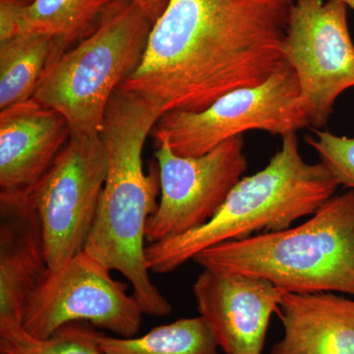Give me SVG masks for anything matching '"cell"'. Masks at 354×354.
<instances>
[{"label":"cell","instance_id":"cell-1","mask_svg":"<svg viewBox=\"0 0 354 354\" xmlns=\"http://www.w3.org/2000/svg\"><path fill=\"white\" fill-rule=\"evenodd\" d=\"M290 6L286 0H169L141 64L120 88L164 115L203 111L232 91L260 85L288 65Z\"/></svg>","mask_w":354,"mask_h":354},{"label":"cell","instance_id":"cell-2","mask_svg":"<svg viewBox=\"0 0 354 354\" xmlns=\"http://www.w3.org/2000/svg\"><path fill=\"white\" fill-rule=\"evenodd\" d=\"M162 114L133 93L118 88L106 109L101 138L108 158L106 183L85 250L124 276L147 315L165 317L171 305L153 285L146 261L147 221L160 194L158 162L144 171L143 150Z\"/></svg>","mask_w":354,"mask_h":354},{"label":"cell","instance_id":"cell-3","mask_svg":"<svg viewBox=\"0 0 354 354\" xmlns=\"http://www.w3.org/2000/svg\"><path fill=\"white\" fill-rule=\"evenodd\" d=\"M341 187L322 162H305L297 133L281 137V146L262 171L242 177L215 216L187 234L148 244L150 272L167 274L209 247L279 232L312 216Z\"/></svg>","mask_w":354,"mask_h":354},{"label":"cell","instance_id":"cell-4","mask_svg":"<svg viewBox=\"0 0 354 354\" xmlns=\"http://www.w3.org/2000/svg\"><path fill=\"white\" fill-rule=\"evenodd\" d=\"M203 269L260 277L286 292L354 297V190L335 194L297 227L209 247Z\"/></svg>","mask_w":354,"mask_h":354},{"label":"cell","instance_id":"cell-5","mask_svg":"<svg viewBox=\"0 0 354 354\" xmlns=\"http://www.w3.org/2000/svg\"><path fill=\"white\" fill-rule=\"evenodd\" d=\"M152 21L129 0H115L86 38L53 53L32 99L67 120L72 134H101L114 93L145 53Z\"/></svg>","mask_w":354,"mask_h":354},{"label":"cell","instance_id":"cell-6","mask_svg":"<svg viewBox=\"0 0 354 354\" xmlns=\"http://www.w3.org/2000/svg\"><path fill=\"white\" fill-rule=\"evenodd\" d=\"M309 127L297 74L288 64L260 85L232 91L203 111L164 114L153 133L176 155L198 157L251 130L283 137Z\"/></svg>","mask_w":354,"mask_h":354},{"label":"cell","instance_id":"cell-7","mask_svg":"<svg viewBox=\"0 0 354 354\" xmlns=\"http://www.w3.org/2000/svg\"><path fill=\"white\" fill-rule=\"evenodd\" d=\"M87 251L57 270H48L26 304L22 326L32 337L48 339L66 324L86 322L116 337H133L144 311L127 283Z\"/></svg>","mask_w":354,"mask_h":354},{"label":"cell","instance_id":"cell-8","mask_svg":"<svg viewBox=\"0 0 354 354\" xmlns=\"http://www.w3.org/2000/svg\"><path fill=\"white\" fill-rule=\"evenodd\" d=\"M108 158L100 134H72L32 192L50 270L85 250L106 183Z\"/></svg>","mask_w":354,"mask_h":354},{"label":"cell","instance_id":"cell-9","mask_svg":"<svg viewBox=\"0 0 354 354\" xmlns=\"http://www.w3.org/2000/svg\"><path fill=\"white\" fill-rule=\"evenodd\" d=\"M283 50L297 74L311 127H325L339 97L354 88V44L342 0H295Z\"/></svg>","mask_w":354,"mask_h":354},{"label":"cell","instance_id":"cell-10","mask_svg":"<svg viewBox=\"0 0 354 354\" xmlns=\"http://www.w3.org/2000/svg\"><path fill=\"white\" fill-rule=\"evenodd\" d=\"M160 198L146 225L148 244L179 236L208 223L247 171L243 135L198 157H183L155 135Z\"/></svg>","mask_w":354,"mask_h":354},{"label":"cell","instance_id":"cell-11","mask_svg":"<svg viewBox=\"0 0 354 354\" xmlns=\"http://www.w3.org/2000/svg\"><path fill=\"white\" fill-rule=\"evenodd\" d=\"M285 293L260 277L207 269L193 285L200 317L225 354H262Z\"/></svg>","mask_w":354,"mask_h":354},{"label":"cell","instance_id":"cell-12","mask_svg":"<svg viewBox=\"0 0 354 354\" xmlns=\"http://www.w3.org/2000/svg\"><path fill=\"white\" fill-rule=\"evenodd\" d=\"M71 135L62 114L34 99L0 111V203L30 200Z\"/></svg>","mask_w":354,"mask_h":354},{"label":"cell","instance_id":"cell-13","mask_svg":"<svg viewBox=\"0 0 354 354\" xmlns=\"http://www.w3.org/2000/svg\"><path fill=\"white\" fill-rule=\"evenodd\" d=\"M48 270L43 227L31 200L0 203V322L22 324L28 299Z\"/></svg>","mask_w":354,"mask_h":354},{"label":"cell","instance_id":"cell-14","mask_svg":"<svg viewBox=\"0 0 354 354\" xmlns=\"http://www.w3.org/2000/svg\"><path fill=\"white\" fill-rule=\"evenodd\" d=\"M283 339L270 354H354V299L333 292H286Z\"/></svg>","mask_w":354,"mask_h":354},{"label":"cell","instance_id":"cell-15","mask_svg":"<svg viewBox=\"0 0 354 354\" xmlns=\"http://www.w3.org/2000/svg\"><path fill=\"white\" fill-rule=\"evenodd\" d=\"M115 0H32L21 12L19 34H39L55 44V53L69 50L97 27Z\"/></svg>","mask_w":354,"mask_h":354},{"label":"cell","instance_id":"cell-16","mask_svg":"<svg viewBox=\"0 0 354 354\" xmlns=\"http://www.w3.org/2000/svg\"><path fill=\"white\" fill-rule=\"evenodd\" d=\"M53 48V39L30 32L0 43V111L34 97Z\"/></svg>","mask_w":354,"mask_h":354},{"label":"cell","instance_id":"cell-17","mask_svg":"<svg viewBox=\"0 0 354 354\" xmlns=\"http://www.w3.org/2000/svg\"><path fill=\"white\" fill-rule=\"evenodd\" d=\"M102 354H218V344L202 317L158 326L142 337H111L100 333Z\"/></svg>","mask_w":354,"mask_h":354},{"label":"cell","instance_id":"cell-18","mask_svg":"<svg viewBox=\"0 0 354 354\" xmlns=\"http://www.w3.org/2000/svg\"><path fill=\"white\" fill-rule=\"evenodd\" d=\"M99 330L86 322L66 324L48 339L32 337L22 324L0 322V354H102Z\"/></svg>","mask_w":354,"mask_h":354},{"label":"cell","instance_id":"cell-19","mask_svg":"<svg viewBox=\"0 0 354 354\" xmlns=\"http://www.w3.org/2000/svg\"><path fill=\"white\" fill-rule=\"evenodd\" d=\"M307 144L328 167L339 185L354 190V138L339 136L330 131L312 129Z\"/></svg>","mask_w":354,"mask_h":354},{"label":"cell","instance_id":"cell-20","mask_svg":"<svg viewBox=\"0 0 354 354\" xmlns=\"http://www.w3.org/2000/svg\"><path fill=\"white\" fill-rule=\"evenodd\" d=\"M27 4L22 0H0V43L19 35L21 12Z\"/></svg>","mask_w":354,"mask_h":354},{"label":"cell","instance_id":"cell-21","mask_svg":"<svg viewBox=\"0 0 354 354\" xmlns=\"http://www.w3.org/2000/svg\"><path fill=\"white\" fill-rule=\"evenodd\" d=\"M129 1L136 4L153 24L164 12L169 0H129Z\"/></svg>","mask_w":354,"mask_h":354},{"label":"cell","instance_id":"cell-22","mask_svg":"<svg viewBox=\"0 0 354 354\" xmlns=\"http://www.w3.org/2000/svg\"><path fill=\"white\" fill-rule=\"evenodd\" d=\"M342 1L348 6V8H351L354 10V0H342Z\"/></svg>","mask_w":354,"mask_h":354},{"label":"cell","instance_id":"cell-23","mask_svg":"<svg viewBox=\"0 0 354 354\" xmlns=\"http://www.w3.org/2000/svg\"><path fill=\"white\" fill-rule=\"evenodd\" d=\"M22 1H24V2H26V3L29 4V3H31L32 0H22Z\"/></svg>","mask_w":354,"mask_h":354},{"label":"cell","instance_id":"cell-24","mask_svg":"<svg viewBox=\"0 0 354 354\" xmlns=\"http://www.w3.org/2000/svg\"><path fill=\"white\" fill-rule=\"evenodd\" d=\"M286 1H288V3H292L293 1H295V0H286Z\"/></svg>","mask_w":354,"mask_h":354}]
</instances>
